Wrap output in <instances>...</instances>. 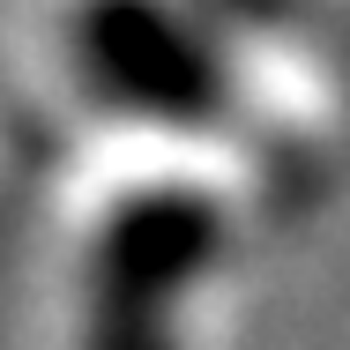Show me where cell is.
<instances>
[{
    "label": "cell",
    "mask_w": 350,
    "mask_h": 350,
    "mask_svg": "<svg viewBox=\"0 0 350 350\" xmlns=\"http://www.w3.org/2000/svg\"><path fill=\"white\" fill-rule=\"evenodd\" d=\"M231 224L202 187H135L90 239L82 276V350H187L179 306L216 269Z\"/></svg>",
    "instance_id": "1"
},
{
    "label": "cell",
    "mask_w": 350,
    "mask_h": 350,
    "mask_svg": "<svg viewBox=\"0 0 350 350\" xmlns=\"http://www.w3.org/2000/svg\"><path fill=\"white\" fill-rule=\"evenodd\" d=\"M68 60L105 112L202 135L231 120V60L187 0H75Z\"/></svg>",
    "instance_id": "2"
},
{
    "label": "cell",
    "mask_w": 350,
    "mask_h": 350,
    "mask_svg": "<svg viewBox=\"0 0 350 350\" xmlns=\"http://www.w3.org/2000/svg\"><path fill=\"white\" fill-rule=\"evenodd\" d=\"M194 15L209 30L224 23V30H246V38H276V30H291L298 0H194Z\"/></svg>",
    "instance_id": "3"
}]
</instances>
